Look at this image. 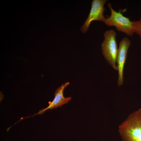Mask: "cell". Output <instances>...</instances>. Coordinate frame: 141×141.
I'll use <instances>...</instances> for the list:
<instances>
[{
  "label": "cell",
  "mask_w": 141,
  "mask_h": 141,
  "mask_svg": "<svg viewBox=\"0 0 141 141\" xmlns=\"http://www.w3.org/2000/svg\"><path fill=\"white\" fill-rule=\"evenodd\" d=\"M107 0H93L90 13L84 24L80 28L83 33L88 31L91 22L94 20L103 22L105 19L103 14L105 10L104 5Z\"/></svg>",
  "instance_id": "cell-4"
},
{
  "label": "cell",
  "mask_w": 141,
  "mask_h": 141,
  "mask_svg": "<svg viewBox=\"0 0 141 141\" xmlns=\"http://www.w3.org/2000/svg\"><path fill=\"white\" fill-rule=\"evenodd\" d=\"M116 33L113 29L103 33L104 39L101 44L102 51L108 63L116 70H118L116 63L118 49L116 39Z\"/></svg>",
  "instance_id": "cell-3"
},
{
  "label": "cell",
  "mask_w": 141,
  "mask_h": 141,
  "mask_svg": "<svg viewBox=\"0 0 141 141\" xmlns=\"http://www.w3.org/2000/svg\"><path fill=\"white\" fill-rule=\"evenodd\" d=\"M69 82H67L62 84L57 88L55 92V98L52 102L49 103V106L41 111L40 113H43L46 110L52 109L61 107L63 105L67 103L71 99L70 97L67 98L64 97L63 92L65 88L69 84Z\"/></svg>",
  "instance_id": "cell-6"
},
{
  "label": "cell",
  "mask_w": 141,
  "mask_h": 141,
  "mask_svg": "<svg viewBox=\"0 0 141 141\" xmlns=\"http://www.w3.org/2000/svg\"><path fill=\"white\" fill-rule=\"evenodd\" d=\"M131 44V41L127 37L123 38L119 43L116 61L118 71V84L119 86L122 85L123 83L124 66L127 58L128 49Z\"/></svg>",
  "instance_id": "cell-5"
},
{
  "label": "cell",
  "mask_w": 141,
  "mask_h": 141,
  "mask_svg": "<svg viewBox=\"0 0 141 141\" xmlns=\"http://www.w3.org/2000/svg\"><path fill=\"white\" fill-rule=\"evenodd\" d=\"M108 7L111 11V15L103 22L108 26H114L118 31L121 32L129 37L133 36L134 32L133 28V22L129 18L124 16L121 13L123 10L119 9L118 12L114 10L111 4L108 3Z\"/></svg>",
  "instance_id": "cell-2"
},
{
  "label": "cell",
  "mask_w": 141,
  "mask_h": 141,
  "mask_svg": "<svg viewBox=\"0 0 141 141\" xmlns=\"http://www.w3.org/2000/svg\"><path fill=\"white\" fill-rule=\"evenodd\" d=\"M133 22L134 33L137 34L141 39V17L138 20H134Z\"/></svg>",
  "instance_id": "cell-7"
},
{
  "label": "cell",
  "mask_w": 141,
  "mask_h": 141,
  "mask_svg": "<svg viewBox=\"0 0 141 141\" xmlns=\"http://www.w3.org/2000/svg\"><path fill=\"white\" fill-rule=\"evenodd\" d=\"M118 130L122 141H141V108L130 114Z\"/></svg>",
  "instance_id": "cell-1"
}]
</instances>
